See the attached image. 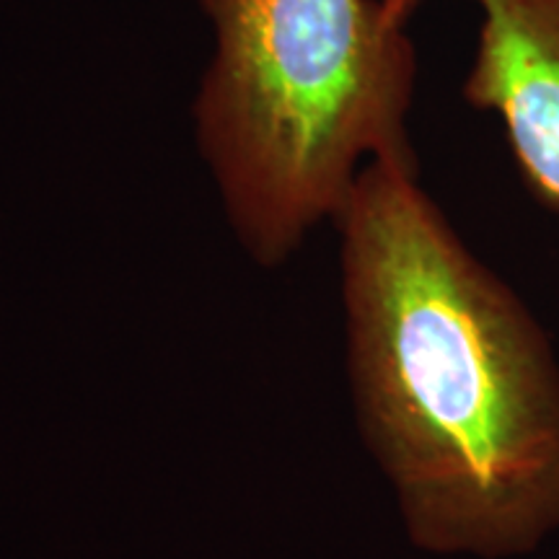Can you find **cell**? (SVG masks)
<instances>
[{
  "label": "cell",
  "mask_w": 559,
  "mask_h": 559,
  "mask_svg": "<svg viewBox=\"0 0 559 559\" xmlns=\"http://www.w3.org/2000/svg\"><path fill=\"white\" fill-rule=\"evenodd\" d=\"M334 226L355 407L412 544L531 555L559 528V366L542 326L417 166L370 164Z\"/></svg>",
  "instance_id": "6da1fadb"
},
{
  "label": "cell",
  "mask_w": 559,
  "mask_h": 559,
  "mask_svg": "<svg viewBox=\"0 0 559 559\" xmlns=\"http://www.w3.org/2000/svg\"><path fill=\"white\" fill-rule=\"evenodd\" d=\"M213 50L194 145L236 241L260 267L337 221L370 164L417 166V58L379 0H200Z\"/></svg>",
  "instance_id": "7a4b0ae2"
},
{
  "label": "cell",
  "mask_w": 559,
  "mask_h": 559,
  "mask_svg": "<svg viewBox=\"0 0 559 559\" xmlns=\"http://www.w3.org/2000/svg\"><path fill=\"white\" fill-rule=\"evenodd\" d=\"M477 52L464 94L495 111L536 198L559 210V0H474Z\"/></svg>",
  "instance_id": "3957f363"
},
{
  "label": "cell",
  "mask_w": 559,
  "mask_h": 559,
  "mask_svg": "<svg viewBox=\"0 0 559 559\" xmlns=\"http://www.w3.org/2000/svg\"><path fill=\"white\" fill-rule=\"evenodd\" d=\"M381 9L386 11V16L391 21H396V24H404L407 26V21L412 13H415V9L423 0H379Z\"/></svg>",
  "instance_id": "277c9868"
}]
</instances>
